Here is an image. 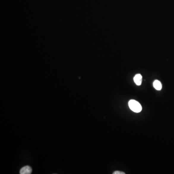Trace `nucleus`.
I'll list each match as a JSON object with an SVG mask.
<instances>
[{
  "label": "nucleus",
  "instance_id": "obj_3",
  "mask_svg": "<svg viewBox=\"0 0 174 174\" xmlns=\"http://www.w3.org/2000/svg\"><path fill=\"white\" fill-rule=\"evenodd\" d=\"M134 80L138 86H140L142 82V76L140 74H137L134 77Z\"/></svg>",
  "mask_w": 174,
  "mask_h": 174
},
{
  "label": "nucleus",
  "instance_id": "obj_1",
  "mask_svg": "<svg viewBox=\"0 0 174 174\" xmlns=\"http://www.w3.org/2000/svg\"><path fill=\"white\" fill-rule=\"evenodd\" d=\"M128 105L131 110L135 113L140 112L142 109L140 104L135 100H131L129 101Z\"/></svg>",
  "mask_w": 174,
  "mask_h": 174
},
{
  "label": "nucleus",
  "instance_id": "obj_4",
  "mask_svg": "<svg viewBox=\"0 0 174 174\" xmlns=\"http://www.w3.org/2000/svg\"><path fill=\"white\" fill-rule=\"evenodd\" d=\"M153 85H154V88L158 91H160L162 88V84L161 82L158 80H156L154 81Z\"/></svg>",
  "mask_w": 174,
  "mask_h": 174
},
{
  "label": "nucleus",
  "instance_id": "obj_2",
  "mask_svg": "<svg viewBox=\"0 0 174 174\" xmlns=\"http://www.w3.org/2000/svg\"><path fill=\"white\" fill-rule=\"evenodd\" d=\"M32 172V169L29 165L24 166L20 170V174H30Z\"/></svg>",
  "mask_w": 174,
  "mask_h": 174
},
{
  "label": "nucleus",
  "instance_id": "obj_5",
  "mask_svg": "<svg viewBox=\"0 0 174 174\" xmlns=\"http://www.w3.org/2000/svg\"><path fill=\"white\" fill-rule=\"evenodd\" d=\"M125 173H124L123 172L118 171H115L113 174H125Z\"/></svg>",
  "mask_w": 174,
  "mask_h": 174
}]
</instances>
